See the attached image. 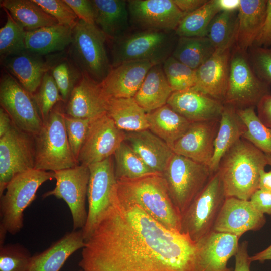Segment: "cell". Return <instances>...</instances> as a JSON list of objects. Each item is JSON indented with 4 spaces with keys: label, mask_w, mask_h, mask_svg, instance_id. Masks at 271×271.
Here are the masks:
<instances>
[{
    "label": "cell",
    "mask_w": 271,
    "mask_h": 271,
    "mask_svg": "<svg viewBox=\"0 0 271 271\" xmlns=\"http://www.w3.org/2000/svg\"><path fill=\"white\" fill-rule=\"evenodd\" d=\"M244 131L245 126L236 109L224 105L214 140L213 155L209 165L212 174L217 172L221 159L227 151L242 138Z\"/></svg>",
    "instance_id": "cell-29"
},
{
    "label": "cell",
    "mask_w": 271,
    "mask_h": 271,
    "mask_svg": "<svg viewBox=\"0 0 271 271\" xmlns=\"http://www.w3.org/2000/svg\"><path fill=\"white\" fill-rule=\"evenodd\" d=\"M226 197L219 172L208 181L181 215L180 233L197 242L213 231Z\"/></svg>",
    "instance_id": "cell-8"
},
{
    "label": "cell",
    "mask_w": 271,
    "mask_h": 271,
    "mask_svg": "<svg viewBox=\"0 0 271 271\" xmlns=\"http://www.w3.org/2000/svg\"><path fill=\"white\" fill-rule=\"evenodd\" d=\"M34 138L35 169L55 172L79 165L68 142L64 113L59 108H53L47 121Z\"/></svg>",
    "instance_id": "cell-7"
},
{
    "label": "cell",
    "mask_w": 271,
    "mask_h": 271,
    "mask_svg": "<svg viewBox=\"0 0 271 271\" xmlns=\"http://www.w3.org/2000/svg\"><path fill=\"white\" fill-rule=\"evenodd\" d=\"M267 0H240L233 46L247 52L262 29Z\"/></svg>",
    "instance_id": "cell-27"
},
{
    "label": "cell",
    "mask_w": 271,
    "mask_h": 271,
    "mask_svg": "<svg viewBox=\"0 0 271 271\" xmlns=\"http://www.w3.org/2000/svg\"><path fill=\"white\" fill-rule=\"evenodd\" d=\"M105 34L96 25L78 20L73 28L70 58L82 73L101 83L112 69Z\"/></svg>",
    "instance_id": "cell-6"
},
{
    "label": "cell",
    "mask_w": 271,
    "mask_h": 271,
    "mask_svg": "<svg viewBox=\"0 0 271 271\" xmlns=\"http://www.w3.org/2000/svg\"><path fill=\"white\" fill-rule=\"evenodd\" d=\"M198 246L139 206L111 207L82 248L81 271H196Z\"/></svg>",
    "instance_id": "cell-1"
},
{
    "label": "cell",
    "mask_w": 271,
    "mask_h": 271,
    "mask_svg": "<svg viewBox=\"0 0 271 271\" xmlns=\"http://www.w3.org/2000/svg\"><path fill=\"white\" fill-rule=\"evenodd\" d=\"M249 201L260 213L271 215V192L258 189L252 195Z\"/></svg>",
    "instance_id": "cell-50"
},
{
    "label": "cell",
    "mask_w": 271,
    "mask_h": 271,
    "mask_svg": "<svg viewBox=\"0 0 271 271\" xmlns=\"http://www.w3.org/2000/svg\"><path fill=\"white\" fill-rule=\"evenodd\" d=\"M124 141L156 173H163L174 154L166 143L149 129L126 132Z\"/></svg>",
    "instance_id": "cell-25"
},
{
    "label": "cell",
    "mask_w": 271,
    "mask_h": 271,
    "mask_svg": "<svg viewBox=\"0 0 271 271\" xmlns=\"http://www.w3.org/2000/svg\"><path fill=\"white\" fill-rule=\"evenodd\" d=\"M253 46L271 48V0L267 1L264 23Z\"/></svg>",
    "instance_id": "cell-49"
},
{
    "label": "cell",
    "mask_w": 271,
    "mask_h": 271,
    "mask_svg": "<svg viewBox=\"0 0 271 271\" xmlns=\"http://www.w3.org/2000/svg\"><path fill=\"white\" fill-rule=\"evenodd\" d=\"M95 9V25L113 40L131 30L127 1L92 0Z\"/></svg>",
    "instance_id": "cell-28"
},
{
    "label": "cell",
    "mask_w": 271,
    "mask_h": 271,
    "mask_svg": "<svg viewBox=\"0 0 271 271\" xmlns=\"http://www.w3.org/2000/svg\"><path fill=\"white\" fill-rule=\"evenodd\" d=\"M267 164L266 155L241 138L221 159L219 172L226 197L249 200L258 189L261 172Z\"/></svg>",
    "instance_id": "cell-3"
},
{
    "label": "cell",
    "mask_w": 271,
    "mask_h": 271,
    "mask_svg": "<svg viewBox=\"0 0 271 271\" xmlns=\"http://www.w3.org/2000/svg\"><path fill=\"white\" fill-rule=\"evenodd\" d=\"M34 136L25 132L13 123L0 137V196L15 176L35 169Z\"/></svg>",
    "instance_id": "cell-13"
},
{
    "label": "cell",
    "mask_w": 271,
    "mask_h": 271,
    "mask_svg": "<svg viewBox=\"0 0 271 271\" xmlns=\"http://www.w3.org/2000/svg\"><path fill=\"white\" fill-rule=\"evenodd\" d=\"M7 15L5 25L0 29V56L2 59L26 50V31L3 9Z\"/></svg>",
    "instance_id": "cell-41"
},
{
    "label": "cell",
    "mask_w": 271,
    "mask_h": 271,
    "mask_svg": "<svg viewBox=\"0 0 271 271\" xmlns=\"http://www.w3.org/2000/svg\"><path fill=\"white\" fill-rule=\"evenodd\" d=\"M131 29L175 31L185 14L173 0L127 1Z\"/></svg>",
    "instance_id": "cell-16"
},
{
    "label": "cell",
    "mask_w": 271,
    "mask_h": 271,
    "mask_svg": "<svg viewBox=\"0 0 271 271\" xmlns=\"http://www.w3.org/2000/svg\"><path fill=\"white\" fill-rule=\"evenodd\" d=\"M32 256L18 243L0 246V271H28Z\"/></svg>",
    "instance_id": "cell-44"
},
{
    "label": "cell",
    "mask_w": 271,
    "mask_h": 271,
    "mask_svg": "<svg viewBox=\"0 0 271 271\" xmlns=\"http://www.w3.org/2000/svg\"><path fill=\"white\" fill-rule=\"evenodd\" d=\"M78 19L92 25L95 23V9L92 0H65Z\"/></svg>",
    "instance_id": "cell-48"
},
{
    "label": "cell",
    "mask_w": 271,
    "mask_h": 271,
    "mask_svg": "<svg viewBox=\"0 0 271 271\" xmlns=\"http://www.w3.org/2000/svg\"><path fill=\"white\" fill-rule=\"evenodd\" d=\"M109 98L101 83L82 73L67 101L65 113L76 118L93 119L107 113Z\"/></svg>",
    "instance_id": "cell-19"
},
{
    "label": "cell",
    "mask_w": 271,
    "mask_h": 271,
    "mask_svg": "<svg viewBox=\"0 0 271 271\" xmlns=\"http://www.w3.org/2000/svg\"><path fill=\"white\" fill-rule=\"evenodd\" d=\"M52 75L64 102H67L82 73L71 59L65 56L53 57L47 60Z\"/></svg>",
    "instance_id": "cell-38"
},
{
    "label": "cell",
    "mask_w": 271,
    "mask_h": 271,
    "mask_svg": "<svg viewBox=\"0 0 271 271\" xmlns=\"http://www.w3.org/2000/svg\"><path fill=\"white\" fill-rule=\"evenodd\" d=\"M266 223L264 214L249 200L226 197L214 223L213 231L230 234L240 238L249 231H257Z\"/></svg>",
    "instance_id": "cell-17"
},
{
    "label": "cell",
    "mask_w": 271,
    "mask_h": 271,
    "mask_svg": "<svg viewBox=\"0 0 271 271\" xmlns=\"http://www.w3.org/2000/svg\"><path fill=\"white\" fill-rule=\"evenodd\" d=\"M251 261L263 262L266 260H271V245L263 250L259 252L253 256H250Z\"/></svg>",
    "instance_id": "cell-57"
},
{
    "label": "cell",
    "mask_w": 271,
    "mask_h": 271,
    "mask_svg": "<svg viewBox=\"0 0 271 271\" xmlns=\"http://www.w3.org/2000/svg\"><path fill=\"white\" fill-rule=\"evenodd\" d=\"M154 65L148 61H133L112 68L101 83L105 94L108 98H133Z\"/></svg>",
    "instance_id": "cell-23"
},
{
    "label": "cell",
    "mask_w": 271,
    "mask_h": 271,
    "mask_svg": "<svg viewBox=\"0 0 271 271\" xmlns=\"http://www.w3.org/2000/svg\"><path fill=\"white\" fill-rule=\"evenodd\" d=\"M149 129L172 148L191 122L166 104L147 113Z\"/></svg>",
    "instance_id": "cell-32"
},
{
    "label": "cell",
    "mask_w": 271,
    "mask_h": 271,
    "mask_svg": "<svg viewBox=\"0 0 271 271\" xmlns=\"http://www.w3.org/2000/svg\"><path fill=\"white\" fill-rule=\"evenodd\" d=\"M60 25L74 28L78 17L65 0H34Z\"/></svg>",
    "instance_id": "cell-46"
},
{
    "label": "cell",
    "mask_w": 271,
    "mask_h": 271,
    "mask_svg": "<svg viewBox=\"0 0 271 271\" xmlns=\"http://www.w3.org/2000/svg\"><path fill=\"white\" fill-rule=\"evenodd\" d=\"M221 10L217 0H210L195 11L186 14L175 32L179 37H207L209 25Z\"/></svg>",
    "instance_id": "cell-36"
},
{
    "label": "cell",
    "mask_w": 271,
    "mask_h": 271,
    "mask_svg": "<svg viewBox=\"0 0 271 271\" xmlns=\"http://www.w3.org/2000/svg\"><path fill=\"white\" fill-rule=\"evenodd\" d=\"M221 11L237 12L240 5V0H217Z\"/></svg>",
    "instance_id": "cell-55"
},
{
    "label": "cell",
    "mask_w": 271,
    "mask_h": 271,
    "mask_svg": "<svg viewBox=\"0 0 271 271\" xmlns=\"http://www.w3.org/2000/svg\"><path fill=\"white\" fill-rule=\"evenodd\" d=\"M90 120L74 117L64 113V124L68 142L77 161L81 149L87 136Z\"/></svg>",
    "instance_id": "cell-45"
},
{
    "label": "cell",
    "mask_w": 271,
    "mask_h": 271,
    "mask_svg": "<svg viewBox=\"0 0 271 271\" xmlns=\"http://www.w3.org/2000/svg\"><path fill=\"white\" fill-rule=\"evenodd\" d=\"M236 111L245 126L242 138L271 156V129L259 119L255 107L236 109Z\"/></svg>",
    "instance_id": "cell-39"
},
{
    "label": "cell",
    "mask_w": 271,
    "mask_h": 271,
    "mask_svg": "<svg viewBox=\"0 0 271 271\" xmlns=\"http://www.w3.org/2000/svg\"><path fill=\"white\" fill-rule=\"evenodd\" d=\"M252 67L264 82L271 84V48L253 46L247 52Z\"/></svg>",
    "instance_id": "cell-47"
},
{
    "label": "cell",
    "mask_w": 271,
    "mask_h": 271,
    "mask_svg": "<svg viewBox=\"0 0 271 271\" xmlns=\"http://www.w3.org/2000/svg\"><path fill=\"white\" fill-rule=\"evenodd\" d=\"M167 104L191 123L219 119L222 102L191 89L174 91Z\"/></svg>",
    "instance_id": "cell-22"
},
{
    "label": "cell",
    "mask_w": 271,
    "mask_h": 271,
    "mask_svg": "<svg viewBox=\"0 0 271 271\" xmlns=\"http://www.w3.org/2000/svg\"><path fill=\"white\" fill-rule=\"evenodd\" d=\"M256 107L259 119L267 127L271 129V94L265 95Z\"/></svg>",
    "instance_id": "cell-52"
},
{
    "label": "cell",
    "mask_w": 271,
    "mask_h": 271,
    "mask_svg": "<svg viewBox=\"0 0 271 271\" xmlns=\"http://www.w3.org/2000/svg\"><path fill=\"white\" fill-rule=\"evenodd\" d=\"M215 52V49L207 37H180L171 56L196 70Z\"/></svg>",
    "instance_id": "cell-35"
},
{
    "label": "cell",
    "mask_w": 271,
    "mask_h": 271,
    "mask_svg": "<svg viewBox=\"0 0 271 271\" xmlns=\"http://www.w3.org/2000/svg\"><path fill=\"white\" fill-rule=\"evenodd\" d=\"M163 69L173 91L192 88L196 81V71L183 64L172 56L162 64Z\"/></svg>",
    "instance_id": "cell-42"
},
{
    "label": "cell",
    "mask_w": 271,
    "mask_h": 271,
    "mask_svg": "<svg viewBox=\"0 0 271 271\" xmlns=\"http://www.w3.org/2000/svg\"><path fill=\"white\" fill-rule=\"evenodd\" d=\"M231 50L215 51L197 69L196 83L190 89L223 103L227 88Z\"/></svg>",
    "instance_id": "cell-21"
},
{
    "label": "cell",
    "mask_w": 271,
    "mask_h": 271,
    "mask_svg": "<svg viewBox=\"0 0 271 271\" xmlns=\"http://www.w3.org/2000/svg\"><path fill=\"white\" fill-rule=\"evenodd\" d=\"M54 172L56 180L55 187L42 196H53L63 199L68 206L73 220V230L83 229L88 212L86 209L88 186L90 177L88 166L79 164L71 168Z\"/></svg>",
    "instance_id": "cell-12"
},
{
    "label": "cell",
    "mask_w": 271,
    "mask_h": 271,
    "mask_svg": "<svg viewBox=\"0 0 271 271\" xmlns=\"http://www.w3.org/2000/svg\"><path fill=\"white\" fill-rule=\"evenodd\" d=\"M1 60L7 71L32 95L39 87L45 73L49 71L42 55L28 50Z\"/></svg>",
    "instance_id": "cell-24"
},
{
    "label": "cell",
    "mask_w": 271,
    "mask_h": 271,
    "mask_svg": "<svg viewBox=\"0 0 271 271\" xmlns=\"http://www.w3.org/2000/svg\"><path fill=\"white\" fill-rule=\"evenodd\" d=\"M125 137L126 132L118 128L107 113L91 119L79 164L88 166L111 157Z\"/></svg>",
    "instance_id": "cell-15"
},
{
    "label": "cell",
    "mask_w": 271,
    "mask_h": 271,
    "mask_svg": "<svg viewBox=\"0 0 271 271\" xmlns=\"http://www.w3.org/2000/svg\"><path fill=\"white\" fill-rule=\"evenodd\" d=\"M185 15L192 13L205 4L208 0H173Z\"/></svg>",
    "instance_id": "cell-53"
},
{
    "label": "cell",
    "mask_w": 271,
    "mask_h": 271,
    "mask_svg": "<svg viewBox=\"0 0 271 271\" xmlns=\"http://www.w3.org/2000/svg\"><path fill=\"white\" fill-rule=\"evenodd\" d=\"M1 6L26 31L58 24L34 0H2Z\"/></svg>",
    "instance_id": "cell-34"
},
{
    "label": "cell",
    "mask_w": 271,
    "mask_h": 271,
    "mask_svg": "<svg viewBox=\"0 0 271 271\" xmlns=\"http://www.w3.org/2000/svg\"><path fill=\"white\" fill-rule=\"evenodd\" d=\"M85 244L82 229L73 230L47 249L32 256L28 271H59L67 259Z\"/></svg>",
    "instance_id": "cell-26"
},
{
    "label": "cell",
    "mask_w": 271,
    "mask_h": 271,
    "mask_svg": "<svg viewBox=\"0 0 271 271\" xmlns=\"http://www.w3.org/2000/svg\"><path fill=\"white\" fill-rule=\"evenodd\" d=\"M269 85L253 70L247 52L235 46L231 50L229 76L223 104L236 109L255 107L269 93Z\"/></svg>",
    "instance_id": "cell-9"
},
{
    "label": "cell",
    "mask_w": 271,
    "mask_h": 271,
    "mask_svg": "<svg viewBox=\"0 0 271 271\" xmlns=\"http://www.w3.org/2000/svg\"><path fill=\"white\" fill-rule=\"evenodd\" d=\"M113 155L115 161L114 169L117 181L134 179L156 173L125 141L121 143Z\"/></svg>",
    "instance_id": "cell-40"
},
{
    "label": "cell",
    "mask_w": 271,
    "mask_h": 271,
    "mask_svg": "<svg viewBox=\"0 0 271 271\" xmlns=\"http://www.w3.org/2000/svg\"><path fill=\"white\" fill-rule=\"evenodd\" d=\"M107 114L125 132L149 129L147 113L133 98H109Z\"/></svg>",
    "instance_id": "cell-33"
},
{
    "label": "cell",
    "mask_w": 271,
    "mask_h": 271,
    "mask_svg": "<svg viewBox=\"0 0 271 271\" xmlns=\"http://www.w3.org/2000/svg\"><path fill=\"white\" fill-rule=\"evenodd\" d=\"M248 243L247 241L239 244L238 250L234 256L235 267L233 271H251L252 261L248 251Z\"/></svg>",
    "instance_id": "cell-51"
},
{
    "label": "cell",
    "mask_w": 271,
    "mask_h": 271,
    "mask_svg": "<svg viewBox=\"0 0 271 271\" xmlns=\"http://www.w3.org/2000/svg\"><path fill=\"white\" fill-rule=\"evenodd\" d=\"M219 119L191 123L186 131L173 144L174 154L209 167L214 152V143Z\"/></svg>",
    "instance_id": "cell-18"
},
{
    "label": "cell",
    "mask_w": 271,
    "mask_h": 271,
    "mask_svg": "<svg viewBox=\"0 0 271 271\" xmlns=\"http://www.w3.org/2000/svg\"><path fill=\"white\" fill-rule=\"evenodd\" d=\"M258 189L271 192V170H263L260 175Z\"/></svg>",
    "instance_id": "cell-56"
},
{
    "label": "cell",
    "mask_w": 271,
    "mask_h": 271,
    "mask_svg": "<svg viewBox=\"0 0 271 271\" xmlns=\"http://www.w3.org/2000/svg\"><path fill=\"white\" fill-rule=\"evenodd\" d=\"M173 92L162 64H158L154 65L149 70L133 98L148 113L166 105Z\"/></svg>",
    "instance_id": "cell-31"
},
{
    "label": "cell",
    "mask_w": 271,
    "mask_h": 271,
    "mask_svg": "<svg viewBox=\"0 0 271 271\" xmlns=\"http://www.w3.org/2000/svg\"><path fill=\"white\" fill-rule=\"evenodd\" d=\"M0 104L19 129L33 136L41 129L43 122L33 96L7 71L1 78Z\"/></svg>",
    "instance_id": "cell-14"
},
{
    "label": "cell",
    "mask_w": 271,
    "mask_h": 271,
    "mask_svg": "<svg viewBox=\"0 0 271 271\" xmlns=\"http://www.w3.org/2000/svg\"><path fill=\"white\" fill-rule=\"evenodd\" d=\"M43 123L46 122L55 105L64 102L50 72H46L37 91L32 95Z\"/></svg>",
    "instance_id": "cell-43"
},
{
    "label": "cell",
    "mask_w": 271,
    "mask_h": 271,
    "mask_svg": "<svg viewBox=\"0 0 271 271\" xmlns=\"http://www.w3.org/2000/svg\"><path fill=\"white\" fill-rule=\"evenodd\" d=\"M54 178V172L33 169L13 177L0 199V246L6 235H15L23 227L24 211L35 199L40 186Z\"/></svg>",
    "instance_id": "cell-4"
},
{
    "label": "cell",
    "mask_w": 271,
    "mask_h": 271,
    "mask_svg": "<svg viewBox=\"0 0 271 271\" xmlns=\"http://www.w3.org/2000/svg\"><path fill=\"white\" fill-rule=\"evenodd\" d=\"M88 167V214L85 225L82 229L85 242L112 206L117 182L112 157L89 165Z\"/></svg>",
    "instance_id": "cell-11"
},
{
    "label": "cell",
    "mask_w": 271,
    "mask_h": 271,
    "mask_svg": "<svg viewBox=\"0 0 271 271\" xmlns=\"http://www.w3.org/2000/svg\"><path fill=\"white\" fill-rule=\"evenodd\" d=\"M73 28L57 24L26 31V49L41 55L62 52L71 44Z\"/></svg>",
    "instance_id": "cell-30"
},
{
    "label": "cell",
    "mask_w": 271,
    "mask_h": 271,
    "mask_svg": "<svg viewBox=\"0 0 271 271\" xmlns=\"http://www.w3.org/2000/svg\"><path fill=\"white\" fill-rule=\"evenodd\" d=\"M117 181L115 195L119 202L137 205L167 229L180 232L181 214L170 197L162 174Z\"/></svg>",
    "instance_id": "cell-2"
},
{
    "label": "cell",
    "mask_w": 271,
    "mask_h": 271,
    "mask_svg": "<svg viewBox=\"0 0 271 271\" xmlns=\"http://www.w3.org/2000/svg\"><path fill=\"white\" fill-rule=\"evenodd\" d=\"M162 174L170 197L181 215L212 175L208 166L176 154Z\"/></svg>",
    "instance_id": "cell-10"
},
{
    "label": "cell",
    "mask_w": 271,
    "mask_h": 271,
    "mask_svg": "<svg viewBox=\"0 0 271 271\" xmlns=\"http://www.w3.org/2000/svg\"><path fill=\"white\" fill-rule=\"evenodd\" d=\"M239 238L233 235L212 231L197 242L196 271H232L229 259L239 248Z\"/></svg>",
    "instance_id": "cell-20"
},
{
    "label": "cell",
    "mask_w": 271,
    "mask_h": 271,
    "mask_svg": "<svg viewBox=\"0 0 271 271\" xmlns=\"http://www.w3.org/2000/svg\"><path fill=\"white\" fill-rule=\"evenodd\" d=\"M237 12L220 11L211 21L207 37L215 51L231 49L234 45Z\"/></svg>",
    "instance_id": "cell-37"
},
{
    "label": "cell",
    "mask_w": 271,
    "mask_h": 271,
    "mask_svg": "<svg viewBox=\"0 0 271 271\" xmlns=\"http://www.w3.org/2000/svg\"><path fill=\"white\" fill-rule=\"evenodd\" d=\"M178 37L175 31L131 29L111 40L112 67L133 61L163 64L172 55Z\"/></svg>",
    "instance_id": "cell-5"
},
{
    "label": "cell",
    "mask_w": 271,
    "mask_h": 271,
    "mask_svg": "<svg viewBox=\"0 0 271 271\" xmlns=\"http://www.w3.org/2000/svg\"><path fill=\"white\" fill-rule=\"evenodd\" d=\"M266 157L267 161V164L271 166V156L266 155Z\"/></svg>",
    "instance_id": "cell-58"
},
{
    "label": "cell",
    "mask_w": 271,
    "mask_h": 271,
    "mask_svg": "<svg viewBox=\"0 0 271 271\" xmlns=\"http://www.w3.org/2000/svg\"><path fill=\"white\" fill-rule=\"evenodd\" d=\"M13 121L8 113L0 108V137L7 133L12 127Z\"/></svg>",
    "instance_id": "cell-54"
}]
</instances>
